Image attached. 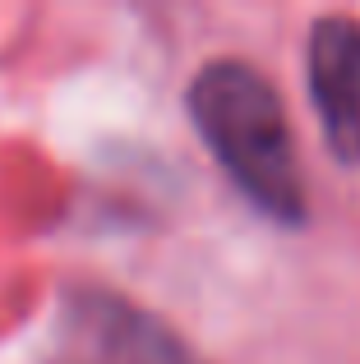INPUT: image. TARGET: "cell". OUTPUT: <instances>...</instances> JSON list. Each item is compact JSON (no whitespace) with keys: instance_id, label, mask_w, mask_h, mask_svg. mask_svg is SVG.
<instances>
[{"instance_id":"obj_1","label":"cell","mask_w":360,"mask_h":364,"mask_svg":"<svg viewBox=\"0 0 360 364\" xmlns=\"http://www.w3.org/2000/svg\"><path fill=\"white\" fill-rule=\"evenodd\" d=\"M185 111L213 161L235 189L277 226H300L309 213L282 97L254 65L208 60L185 88Z\"/></svg>"},{"instance_id":"obj_2","label":"cell","mask_w":360,"mask_h":364,"mask_svg":"<svg viewBox=\"0 0 360 364\" xmlns=\"http://www.w3.org/2000/svg\"><path fill=\"white\" fill-rule=\"evenodd\" d=\"M42 364H208L139 300L102 286H70L55 300Z\"/></svg>"},{"instance_id":"obj_3","label":"cell","mask_w":360,"mask_h":364,"mask_svg":"<svg viewBox=\"0 0 360 364\" xmlns=\"http://www.w3.org/2000/svg\"><path fill=\"white\" fill-rule=\"evenodd\" d=\"M309 97L328 148L342 166H360V18L324 14L305 46Z\"/></svg>"}]
</instances>
